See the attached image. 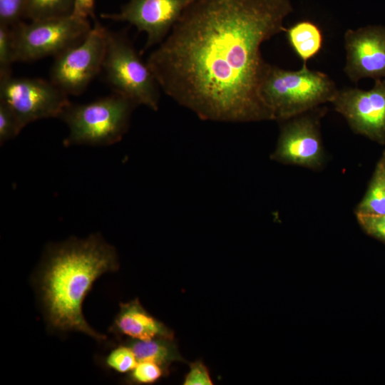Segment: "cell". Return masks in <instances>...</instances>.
I'll use <instances>...</instances> for the list:
<instances>
[{"label": "cell", "mask_w": 385, "mask_h": 385, "mask_svg": "<svg viewBox=\"0 0 385 385\" xmlns=\"http://www.w3.org/2000/svg\"><path fill=\"white\" fill-rule=\"evenodd\" d=\"M289 0H195L146 63L166 95L200 119L273 120L261 95L263 42L282 31Z\"/></svg>", "instance_id": "1"}, {"label": "cell", "mask_w": 385, "mask_h": 385, "mask_svg": "<svg viewBox=\"0 0 385 385\" xmlns=\"http://www.w3.org/2000/svg\"><path fill=\"white\" fill-rule=\"evenodd\" d=\"M118 269L115 249L99 234L71 239L49 248L38 282L49 325L57 330L81 332L97 340L105 339V335L86 322L82 304L98 277Z\"/></svg>", "instance_id": "2"}, {"label": "cell", "mask_w": 385, "mask_h": 385, "mask_svg": "<svg viewBox=\"0 0 385 385\" xmlns=\"http://www.w3.org/2000/svg\"><path fill=\"white\" fill-rule=\"evenodd\" d=\"M338 90L327 74L309 69L307 65L292 71L269 63L261 95L273 120L282 122L331 103Z\"/></svg>", "instance_id": "3"}, {"label": "cell", "mask_w": 385, "mask_h": 385, "mask_svg": "<svg viewBox=\"0 0 385 385\" xmlns=\"http://www.w3.org/2000/svg\"><path fill=\"white\" fill-rule=\"evenodd\" d=\"M136 106L115 93L88 103H70L59 116L68 128L64 146H107L119 142L128 130Z\"/></svg>", "instance_id": "4"}, {"label": "cell", "mask_w": 385, "mask_h": 385, "mask_svg": "<svg viewBox=\"0 0 385 385\" xmlns=\"http://www.w3.org/2000/svg\"><path fill=\"white\" fill-rule=\"evenodd\" d=\"M102 71L113 93L136 106L158 110L160 88L147 63L123 32L108 30Z\"/></svg>", "instance_id": "5"}, {"label": "cell", "mask_w": 385, "mask_h": 385, "mask_svg": "<svg viewBox=\"0 0 385 385\" xmlns=\"http://www.w3.org/2000/svg\"><path fill=\"white\" fill-rule=\"evenodd\" d=\"M11 28L16 61L30 62L55 57L81 43L92 27L88 19L69 15L30 23L20 21Z\"/></svg>", "instance_id": "6"}, {"label": "cell", "mask_w": 385, "mask_h": 385, "mask_svg": "<svg viewBox=\"0 0 385 385\" xmlns=\"http://www.w3.org/2000/svg\"><path fill=\"white\" fill-rule=\"evenodd\" d=\"M108 30L96 21L79 43L54 57L50 81L68 96L82 93L102 71Z\"/></svg>", "instance_id": "7"}, {"label": "cell", "mask_w": 385, "mask_h": 385, "mask_svg": "<svg viewBox=\"0 0 385 385\" xmlns=\"http://www.w3.org/2000/svg\"><path fill=\"white\" fill-rule=\"evenodd\" d=\"M68 96L51 81L12 76L0 79V101L12 110L22 129L38 120L59 118L71 103Z\"/></svg>", "instance_id": "8"}, {"label": "cell", "mask_w": 385, "mask_h": 385, "mask_svg": "<svg viewBox=\"0 0 385 385\" xmlns=\"http://www.w3.org/2000/svg\"><path fill=\"white\" fill-rule=\"evenodd\" d=\"M319 107L282 121L271 159L288 165L311 169L321 167L324 161L319 120L324 113Z\"/></svg>", "instance_id": "9"}, {"label": "cell", "mask_w": 385, "mask_h": 385, "mask_svg": "<svg viewBox=\"0 0 385 385\" xmlns=\"http://www.w3.org/2000/svg\"><path fill=\"white\" fill-rule=\"evenodd\" d=\"M331 103L354 132L385 143V80H375L369 90L339 89Z\"/></svg>", "instance_id": "10"}, {"label": "cell", "mask_w": 385, "mask_h": 385, "mask_svg": "<svg viewBox=\"0 0 385 385\" xmlns=\"http://www.w3.org/2000/svg\"><path fill=\"white\" fill-rule=\"evenodd\" d=\"M195 0H129L115 14H103V18L125 21L145 32L144 50L160 44L167 37L185 9Z\"/></svg>", "instance_id": "11"}, {"label": "cell", "mask_w": 385, "mask_h": 385, "mask_svg": "<svg viewBox=\"0 0 385 385\" xmlns=\"http://www.w3.org/2000/svg\"><path fill=\"white\" fill-rule=\"evenodd\" d=\"M344 72L354 83L362 78H385V27L369 25L347 29L344 36Z\"/></svg>", "instance_id": "12"}, {"label": "cell", "mask_w": 385, "mask_h": 385, "mask_svg": "<svg viewBox=\"0 0 385 385\" xmlns=\"http://www.w3.org/2000/svg\"><path fill=\"white\" fill-rule=\"evenodd\" d=\"M110 331L118 336L139 340L174 339L173 331L148 313L138 299L120 304V310Z\"/></svg>", "instance_id": "13"}, {"label": "cell", "mask_w": 385, "mask_h": 385, "mask_svg": "<svg viewBox=\"0 0 385 385\" xmlns=\"http://www.w3.org/2000/svg\"><path fill=\"white\" fill-rule=\"evenodd\" d=\"M123 344L134 352L138 361H150L160 366L166 374L170 365L175 361L186 362L180 355L173 339L154 338L148 340L126 339Z\"/></svg>", "instance_id": "14"}, {"label": "cell", "mask_w": 385, "mask_h": 385, "mask_svg": "<svg viewBox=\"0 0 385 385\" xmlns=\"http://www.w3.org/2000/svg\"><path fill=\"white\" fill-rule=\"evenodd\" d=\"M288 42L307 65L309 60L317 55L322 48L324 37L320 28L314 22L300 21L285 29Z\"/></svg>", "instance_id": "15"}, {"label": "cell", "mask_w": 385, "mask_h": 385, "mask_svg": "<svg viewBox=\"0 0 385 385\" xmlns=\"http://www.w3.org/2000/svg\"><path fill=\"white\" fill-rule=\"evenodd\" d=\"M74 0H26L24 17L31 21L72 14Z\"/></svg>", "instance_id": "16"}, {"label": "cell", "mask_w": 385, "mask_h": 385, "mask_svg": "<svg viewBox=\"0 0 385 385\" xmlns=\"http://www.w3.org/2000/svg\"><path fill=\"white\" fill-rule=\"evenodd\" d=\"M356 215H385V185L375 170L363 199L357 205Z\"/></svg>", "instance_id": "17"}, {"label": "cell", "mask_w": 385, "mask_h": 385, "mask_svg": "<svg viewBox=\"0 0 385 385\" xmlns=\"http://www.w3.org/2000/svg\"><path fill=\"white\" fill-rule=\"evenodd\" d=\"M16 62L15 48L11 26L0 24V79L11 76Z\"/></svg>", "instance_id": "18"}, {"label": "cell", "mask_w": 385, "mask_h": 385, "mask_svg": "<svg viewBox=\"0 0 385 385\" xmlns=\"http://www.w3.org/2000/svg\"><path fill=\"white\" fill-rule=\"evenodd\" d=\"M137 364L138 360L133 351L123 343L111 350L105 358V365L119 373L132 371Z\"/></svg>", "instance_id": "19"}, {"label": "cell", "mask_w": 385, "mask_h": 385, "mask_svg": "<svg viewBox=\"0 0 385 385\" xmlns=\"http://www.w3.org/2000/svg\"><path fill=\"white\" fill-rule=\"evenodd\" d=\"M166 374L163 368L150 361H138L135 368L130 371L128 381L135 384H152Z\"/></svg>", "instance_id": "20"}, {"label": "cell", "mask_w": 385, "mask_h": 385, "mask_svg": "<svg viewBox=\"0 0 385 385\" xmlns=\"http://www.w3.org/2000/svg\"><path fill=\"white\" fill-rule=\"evenodd\" d=\"M19 122L12 110L0 101V144L15 138L21 131Z\"/></svg>", "instance_id": "21"}, {"label": "cell", "mask_w": 385, "mask_h": 385, "mask_svg": "<svg viewBox=\"0 0 385 385\" xmlns=\"http://www.w3.org/2000/svg\"><path fill=\"white\" fill-rule=\"evenodd\" d=\"M26 0H0V24L12 26L24 16Z\"/></svg>", "instance_id": "22"}, {"label": "cell", "mask_w": 385, "mask_h": 385, "mask_svg": "<svg viewBox=\"0 0 385 385\" xmlns=\"http://www.w3.org/2000/svg\"><path fill=\"white\" fill-rule=\"evenodd\" d=\"M359 224L371 236L385 242V215H356Z\"/></svg>", "instance_id": "23"}, {"label": "cell", "mask_w": 385, "mask_h": 385, "mask_svg": "<svg viewBox=\"0 0 385 385\" xmlns=\"http://www.w3.org/2000/svg\"><path fill=\"white\" fill-rule=\"evenodd\" d=\"M185 385H212L209 371L200 361H196L190 365V371L185 376Z\"/></svg>", "instance_id": "24"}, {"label": "cell", "mask_w": 385, "mask_h": 385, "mask_svg": "<svg viewBox=\"0 0 385 385\" xmlns=\"http://www.w3.org/2000/svg\"><path fill=\"white\" fill-rule=\"evenodd\" d=\"M94 10L95 0H74L71 15L84 19H95Z\"/></svg>", "instance_id": "25"}, {"label": "cell", "mask_w": 385, "mask_h": 385, "mask_svg": "<svg viewBox=\"0 0 385 385\" xmlns=\"http://www.w3.org/2000/svg\"><path fill=\"white\" fill-rule=\"evenodd\" d=\"M376 171L380 175L384 185H385V153L378 163Z\"/></svg>", "instance_id": "26"}]
</instances>
